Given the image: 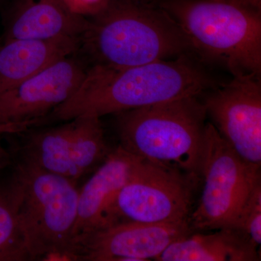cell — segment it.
I'll list each match as a JSON object with an SVG mask.
<instances>
[{
  "label": "cell",
  "mask_w": 261,
  "mask_h": 261,
  "mask_svg": "<svg viewBox=\"0 0 261 261\" xmlns=\"http://www.w3.org/2000/svg\"><path fill=\"white\" fill-rule=\"evenodd\" d=\"M219 85L192 55L123 68L94 64L86 70L76 92L37 125L83 116L101 118L178 98L201 96Z\"/></svg>",
  "instance_id": "obj_1"
},
{
  "label": "cell",
  "mask_w": 261,
  "mask_h": 261,
  "mask_svg": "<svg viewBox=\"0 0 261 261\" xmlns=\"http://www.w3.org/2000/svg\"><path fill=\"white\" fill-rule=\"evenodd\" d=\"M95 64L128 68L195 55L175 19L157 0H108L80 37Z\"/></svg>",
  "instance_id": "obj_2"
},
{
  "label": "cell",
  "mask_w": 261,
  "mask_h": 261,
  "mask_svg": "<svg viewBox=\"0 0 261 261\" xmlns=\"http://www.w3.org/2000/svg\"><path fill=\"white\" fill-rule=\"evenodd\" d=\"M115 115L121 148L200 185L207 123L200 96L178 98Z\"/></svg>",
  "instance_id": "obj_3"
},
{
  "label": "cell",
  "mask_w": 261,
  "mask_h": 261,
  "mask_svg": "<svg viewBox=\"0 0 261 261\" xmlns=\"http://www.w3.org/2000/svg\"><path fill=\"white\" fill-rule=\"evenodd\" d=\"M177 22L196 56L233 75L261 73L260 7L247 0H157Z\"/></svg>",
  "instance_id": "obj_4"
},
{
  "label": "cell",
  "mask_w": 261,
  "mask_h": 261,
  "mask_svg": "<svg viewBox=\"0 0 261 261\" xmlns=\"http://www.w3.org/2000/svg\"><path fill=\"white\" fill-rule=\"evenodd\" d=\"M18 160L11 178L32 260H70L80 195L76 181Z\"/></svg>",
  "instance_id": "obj_5"
},
{
  "label": "cell",
  "mask_w": 261,
  "mask_h": 261,
  "mask_svg": "<svg viewBox=\"0 0 261 261\" xmlns=\"http://www.w3.org/2000/svg\"><path fill=\"white\" fill-rule=\"evenodd\" d=\"M260 168L245 163L219 135L206 123L201 168L202 192L189 224L192 231L234 228Z\"/></svg>",
  "instance_id": "obj_6"
},
{
  "label": "cell",
  "mask_w": 261,
  "mask_h": 261,
  "mask_svg": "<svg viewBox=\"0 0 261 261\" xmlns=\"http://www.w3.org/2000/svg\"><path fill=\"white\" fill-rule=\"evenodd\" d=\"M199 185L181 173L138 159L129 178L117 195L111 225L121 221L146 224L189 221Z\"/></svg>",
  "instance_id": "obj_7"
},
{
  "label": "cell",
  "mask_w": 261,
  "mask_h": 261,
  "mask_svg": "<svg viewBox=\"0 0 261 261\" xmlns=\"http://www.w3.org/2000/svg\"><path fill=\"white\" fill-rule=\"evenodd\" d=\"M113 149L105 137L100 118L83 116L29 134L18 152L19 159L77 181L97 169Z\"/></svg>",
  "instance_id": "obj_8"
},
{
  "label": "cell",
  "mask_w": 261,
  "mask_h": 261,
  "mask_svg": "<svg viewBox=\"0 0 261 261\" xmlns=\"http://www.w3.org/2000/svg\"><path fill=\"white\" fill-rule=\"evenodd\" d=\"M204 94L201 100L219 135L245 163L260 168V76L233 75Z\"/></svg>",
  "instance_id": "obj_9"
},
{
  "label": "cell",
  "mask_w": 261,
  "mask_h": 261,
  "mask_svg": "<svg viewBox=\"0 0 261 261\" xmlns=\"http://www.w3.org/2000/svg\"><path fill=\"white\" fill-rule=\"evenodd\" d=\"M86 70L80 62L65 57L2 94L0 132L35 125L76 92Z\"/></svg>",
  "instance_id": "obj_10"
},
{
  "label": "cell",
  "mask_w": 261,
  "mask_h": 261,
  "mask_svg": "<svg viewBox=\"0 0 261 261\" xmlns=\"http://www.w3.org/2000/svg\"><path fill=\"white\" fill-rule=\"evenodd\" d=\"M192 232L189 221H121L75 240L71 260H155L173 242Z\"/></svg>",
  "instance_id": "obj_11"
},
{
  "label": "cell",
  "mask_w": 261,
  "mask_h": 261,
  "mask_svg": "<svg viewBox=\"0 0 261 261\" xmlns=\"http://www.w3.org/2000/svg\"><path fill=\"white\" fill-rule=\"evenodd\" d=\"M137 161V157L118 145L80 190L71 249L77 239L111 224L113 204Z\"/></svg>",
  "instance_id": "obj_12"
},
{
  "label": "cell",
  "mask_w": 261,
  "mask_h": 261,
  "mask_svg": "<svg viewBox=\"0 0 261 261\" xmlns=\"http://www.w3.org/2000/svg\"><path fill=\"white\" fill-rule=\"evenodd\" d=\"M87 19L70 9L64 0H15L5 41L80 38Z\"/></svg>",
  "instance_id": "obj_13"
},
{
  "label": "cell",
  "mask_w": 261,
  "mask_h": 261,
  "mask_svg": "<svg viewBox=\"0 0 261 261\" xmlns=\"http://www.w3.org/2000/svg\"><path fill=\"white\" fill-rule=\"evenodd\" d=\"M80 38L12 39L0 45V96L78 49Z\"/></svg>",
  "instance_id": "obj_14"
},
{
  "label": "cell",
  "mask_w": 261,
  "mask_h": 261,
  "mask_svg": "<svg viewBox=\"0 0 261 261\" xmlns=\"http://www.w3.org/2000/svg\"><path fill=\"white\" fill-rule=\"evenodd\" d=\"M258 247L238 229L192 232L173 242L157 261H258Z\"/></svg>",
  "instance_id": "obj_15"
},
{
  "label": "cell",
  "mask_w": 261,
  "mask_h": 261,
  "mask_svg": "<svg viewBox=\"0 0 261 261\" xmlns=\"http://www.w3.org/2000/svg\"><path fill=\"white\" fill-rule=\"evenodd\" d=\"M32 260L20 226L12 178L0 183V261Z\"/></svg>",
  "instance_id": "obj_16"
},
{
  "label": "cell",
  "mask_w": 261,
  "mask_h": 261,
  "mask_svg": "<svg viewBox=\"0 0 261 261\" xmlns=\"http://www.w3.org/2000/svg\"><path fill=\"white\" fill-rule=\"evenodd\" d=\"M235 229L258 248L261 244V177L257 178L243 206Z\"/></svg>",
  "instance_id": "obj_17"
},
{
  "label": "cell",
  "mask_w": 261,
  "mask_h": 261,
  "mask_svg": "<svg viewBox=\"0 0 261 261\" xmlns=\"http://www.w3.org/2000/svg\"><path fill=\"white\" fill-rule=\"evenodd\" d=\"M70 10L84 16L92 15L102 9L108 0H64Z\"/></svg>",
  "instance_id": "obj_18"
},
{
  "label": "cell",
  "mask_w": 261,
  "mask_h": 261,
  "mask_svg": "<svg viewBox=\"0 0 261 261\" xmlns=\"http://www.w3.org/2000/svg\"><path fill=\"white\" fill-rule=\"evenodd\" d=\"M4 134L0 132V173L8 167L12 162L13 158L11 154L8 152V149L5 148L3 144V136Z\"/></svg>",
  "instance_id": "obj_19"
}]
</instances>
